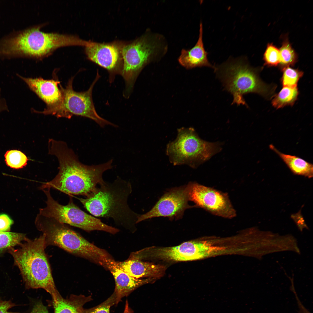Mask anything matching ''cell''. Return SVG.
Listing matches in <instances>:
<instances>
[{
  "label": "cell",
  "instance_id": "1",
  "mask_svg": "<svg viewBox=\"0 0 313 313\" xmlns=\"http://www.w3.org/2000/svg\"><path fill=\"white\" fill-rule=\"evenodd\" d=\"M48 153L55 156L59 163V172L51 181L43 183L41 190L52 188L70 195L88 196L104 181L103 174L112 169V160L96 165L81 163L64 142L49 139Z\"/></svg>",
  "mask_w": 313,
  "mask_h": 313
},
{
  "label": "cell",
  "instance_id": "2",
  "mask_svg": "<svg viewBox=\"0 0 313 313\" xmlns=\"http://www.w3.org/2000/svg\"><path fill=\"white\" fill-rule=\"evenodd\" d=\"M46 24L33 26L0 39V57L40 59L59 47L83 46L85 40L76 35L41 31V28Z\"/></svg>",
  "mask_w": 313,
  "mask_h": 313
},
{
  "label": "cell",
  "instance_id": "3",
  "mask_svg": "<svg viewBox=\"0 0 313 313\" xmlns=\"http://www.w3.org/2000/svg\"><path fill=\"white\" fill-rule=\"evenodd\" d=\"M99 185L86 198H78L84 207L94 216L110 218L118 225L132 229L139 214L128 203L132 192L131 183L118 178L112 182L104 181Z\"/></svg>",
  "mask_w": 313,
  "mask_h": 313
},
{
  "label": "cell",
  "instance_id": "4",
  "mask_svg": "<svg viewBox=\"0 0 313 313\" xmlns=\"http://www.w3.org/2000/svg\"><path fill=\"white\" fill-rule=\"evenodd\" d=\"M20 247L9 248L14 264L19 269L27 289L41 288L51 296L53 301L61 295L56 287L45 250L47 246L43 234L33 240L28 238Z\"/></svg>",
  "mask_w": 313,
  "mask_h": 313
},
{
  "label": "cell",
  "instance_id": "5",
  "mask_svg": "<svg viewBox=\"0 0 313 313\" xmlns=\"http://www.w3.org/2000/svg\"><path fill=\"white\" fill-rule=\"evenodd\" d=\"M35 224L38 230L45 235L47 247L58 246L74 255L103 267L112 258L106 251L90 242L65 224L54 218L39 213Z\"/></svg>",
  "mask_w": 313,
  "mask_h": 313
},
{
  "label": "cell",
  "instance_id": "6",
  "mask_svg": "<svg viewBox=\"0 0 313 313\" xmlns=\"http://www.w3.org/2000/svg\"><path fill=\"white\" fill-rule=\"evenodd\" d=\"M245 60L241 58L229 60L214 70L225 89L233 95L232 104L247 106L244 95L255 93L269 98L273 95L276 87L263 82L256 70Z\"/></svg>",
  "mask_w": 313,
  "mask_h": 313
},
{
  "label": "cell",
  "instance_id": "7",
  "mask_svg": "<svg viewBox=\"0 0 313 313\" xmlns=\"http://www.w3.org/2000/svg\"><path fill=\"white\" fill-rule=\"evenodd\" d=\"M165 46L160 35L147 34L131 42H124L122 49L120 74L125 82L123 96H130L135 80L144 66L163 51Z\"/></svg>",
  "mask_w": 313,
  "mask_h": 313
},
{
  "label": "cell",
  "instance_id": "8",
  "mask_svg": "<svg viewBox=\"0 0 313 313\" xmlns=\"http://www.w3.org/2000/svg\"><path fill=\"white\" fill-rule=\"evenodd\" d=\"M220 144L204 141L192 128L178 130L176 139L167 145L166 153L174 165L186 164L195 168L220 151Z\"/></svg>",
  "mask_w": 313,
  "mask_h": 313
},
{
  "label": "cell",
  "instance_id": "9",
  "mask_svg": "<svg viewBox=\"0 0 313 313\" xmlns=\"http://www.w3.org/2000/svg\"><path fill=\"white\" fill-rule=\"evenodd\" d=\"M98 71L96 77L89 89L86 91L77 92L73 89L74 77L69 80L65 88L60 85L62 93L61 102L57 106L50 109H44L41 114L52 115L58 118H71L73 115L84 117L94 121L103 127L110 125H116L103 118L97 113L93 103L92 92L94 85L100 77Z\"/></svg>",
  "mask_w": 313,
  "mask_h": 313
},
{
  "label": "cell",
  "instance_id": "10",
  "mask_svg": "<svg viewBox=\"0 0 313 313\" xmlns=\"http://www.w3.org/2000/svg\"><path fill=\"white\" fill-rule=\"evenodd\" d=\"M42 190L47 197L46 205L44 208L39 209V214L54 218L61 222L78 228L87 232L96 230L114 234L119 231L118 229L103 223L99 219L81 210L74 203L72 197H70L67 205H62L52 198L50 193V188Z\"/></svg>",
  "mask_w": 313,
  "mask_h": 313
},
{
  "label": "cell",
  "instance_id": "11",
  "mask_svg": "<svg viewBox=\"0 0 313 313\" xmlns=\"http://www.w3.org/2000/svg\"><path fill=\"white\" fill-rule=\"evenodd\" d=\"M188 184L189 201L194 203V207L201 208L224 218L230 219L236 216V210L227 193L195 182Z\"/></svg>",
  "mask_w": 313,
  "mask_h": 313
},
{
  "label": "cell",
  "instance_id": "12",
  "mask_svg": "<svg viewBox=\"0 0 313 313\" xmlns=\"http://www.w3.org/2000/svg\"><path fill=\"white\" fill-rule=\"evenodd\" d=\"M189 190L188 183L170 190L161 197L150 210L144 214L139 215L137 223L158 217H167L172 220L181 219L186 209L194 207L188 203Z\"/></svg>",
  "mask_w": 313,
  "mask_h": 313
},
{
  "label": "cell",
  "instance_id": "13",
  "mask_svg": "<svg viewBox=\"0 0 313 313\" xmlns=\"http://www.w3.org/2000/svg\"><path fill=\"white\" fill-rule=\"evenodd\" d=\"M123 42L116 41L100 43L87 41L84 46L88 59L108 71L110 83L113 81L117 74L121 73Z\"/></svg>",
  "mask_w": 313,
  "mask_h": 313
},
{
  "label": "cell",
  "instance_id": "14",
  "mask_svg": "<svg viewBox=\"0 0 313 313\" xmlns=\"http://www.w3.org/2000/svg\"><path fill=\"white\" fill-rule=\"evenodd\" d=\"M221 247L207 241H192L174 247L154 248L152 257L169 261H185L200 259L219 253Z\"/></svg>",
  "mask_w": 313,
  "mask_h": 313
},
{
  "label": "cell",
  "instance_id": "15",
  "mask_svg": "<svg viewBox=\"0 0 313 313\" xmlns=\"http://www.w3.org/2000/svg\"><path fill=\"white\" fill-rule=\"evenodd\" d=\"M17 75L46 103V109L54 108L61 102L62 93L60 82L57 79H45L41 77L27 78Z\"/></svg>",
  "mask_w": 313,
  "mask_h": 313
},
{
  "label": "cell",
  "instance_id": "16",
  "mask_svg": "<svg viewBox=\"0 0 313 313\" xmlns=\"http://www.w3.org/2000/svg\"><path fill=\"white\" fill-rule=\"evenodd\" d=\"M105 268L110 270L114 279L115 287L113 293L116 296L117 304L123 298L128 296L137 288L149 281L130 276L118 267L114 259L107 264Z\"/></svg>",
  "mask_w": 313,
  "mask_h": 313
},
{
  "label": "cell",
  "instance_id": "17",
  "mask_svg": "<svg viewBox=\"0 0 313 313\" xmlns=\"http://www.w3.org/2000/svg\"><path fill=\"white\" fill-rule=\"evenodd\" d=\"M116 263L121 270L137 279L145 277H160L164 274L165 270V267L161 265L129 258L123 262L116 261Z\"/></svg>",
  "mask_w": 313,
  "mask_h": 313
},
{
  "label": "cell",
  "instance_id": "18",
  "mask_svg": "<svg viewBox=\"0 0 313 313\" xmlns=\"http://www.w3.org/2000/svg\"><path fill=\"white\" fill-rule=\"evenodd\" d=\"M203 36V24L201 22L199 38L195 45L189 50L183 49L179 58V63L185 68L190 69L206 66L215 69V67L208 59V53L204 48Z\"/></svg>",
  "mask_w": 313,
  "mask_h": 313
},
{
  "label": "cell",
  "instance_id": "19",
  "mask_svg": "<svg viewBox=\"0 0 313 313\" xmlns=\"http://www.w3.org/2000/svg\"><path fill=\"white\" fill-rule=\"evenodd\" d=\"M269 147L280 157L293 174L309 178L313 177L312 164L297 156L283 153L272 144Z\"/></svg>",
  "mask_w": 313,
  "mask_h": 313
},
{
  "label": "cell",
  "instance_id": "20",
  "mask_svg": "<svg viewBox=\"0 0 313 313\" xmlns=\"http://www.w3.org/2000/svg\"><path fill=\"white\" fill-rule=\"evenodd\" d=\"M92 300L90 295L72 294L67 299L60 296L53 302L54 313H83L84 305Z\"/></svg>",
  "mask_w": 313,
  "mask_h": 313
},
{
  "label": "cell",
  "instance_id": "21",
  "mask_svg": "<svg viewBox=\"0 0 313 313\" xmlns=\"http://www.w3.org/2000/svg\"><path fill=\"white\" fill-rule=\"evenodd\" d=\"M299 92L297 87L283 86L272 101L273 106L277 109L287 105H292L296 100Z\"/></svg>",
  "mask_w": 313,
  "mask_h": 313
},
{
  "label": "cell",
  "instance_id": "22",
  "mask_svg": "<svg viewBox=\"0 0 313 313\" xmlns=\"http://www.w3.org/2000/svg\"><path fill=\"white\" fill-rule=\"evenodd\" d=\"M28 238L23 234L0 231V255L10 248L19 245Z\"/></svg>",
  "mask_w": 313,
  "mask_h": 313
},
{
  "label": "cell",
  "instance_id": "23",
  "mask_svg": "<svg viewBox=\"0 0 313 313\" xmlns=\"http://www.w3.org/2000/svg\"><path fill=\"white\" fill-rule=\"evenodd\" d=\"M279 50L280 66L283 68L293 65L297 62V56L290 43L287 37H285Z\"/></svg>",
  "mask_w": 313,
  "mask_h": 313
},
{
  "label": "cell",
  "instance_id": "24",
  "mask_svg": "<svg viewBox=\"0 0 313 313\" xmlns=\"http://www.w3.org/2000/svg\"><path fill=\"white\" fill-rule=\"evenodd\" d=\"M4 157L7 165L16 169L25 167L28 160V157L23 153L17 150L7 151L4 155Z\"/></svg>",
  "mask_w": 313,
  "mask_h": 313
},
{
  "label": "cell",
  "instance_id": "25",
  "mask_svg": "<svg viewBox=\"0 0 313 313\" xmlns=\"http://www.w3.org/2000/svg\"><path fill=\"white\" fill-rule=\"evenodd\" d=\"M283 76L281 81L283 86L290 87H297L298 82L303 76V72L289 66L282 68Z\"/></svg>",
  "mask_w": 313,
  "mask_h": 313
},
{
  "label": "cell",
  "instance_id": "26",
  "mask_svg": "<svg viewBox=\"0 0 313 313\" xmlns=\"http://www.w3.org/2000/svg\"><path fill=\"white\" fill-rule=\"evenodd\" d=\"M265 64L268 66H276L280 63L279 49L272 43L268 44L263 54Z\"/></svg>",
  "mask_w": 313,
  "mask_h": 313
},
{
  "label": "cell",
  "instance_id": "27",
  "mask_svg": "<svg viewBox=\"0 0 313 313\" xmlns=\"http://www.w3.org/2000/svg\"><path fill=\"white\" fill-rule=\"evenodd\" d=\"M117 305L116 297L113 293L105 301L99 305L91 308L84 309L83 313H110L112 306Z\"/></svg>",
  "mask_w": 313,
  "mask_h": 313
},
{
  "label": "cell",
  "instance_id": "28",
  "mask_svg": "<svg viewBox=\"0 0 313 313\" xmlns=\"http://www.w3.org/2000/svg\"><path fill=\"white\" fill-rule=\"evenodd\" d=\"M13 221L7 214H0V231L9 232Z\"/></svg>",
  "mask_w": 313,
  "mask_h": 313
},
{
  "label": "cell",
  "instance_id": "29",
  "mask_svg": "<svg viewBox=\"0 0 313 313\" xmlns=\"http://www.w3.org/2000/svg\"><path fill=\"white\" fill-rule=\"evenodd\" d=\"M292 285L290 288V290L294 294L297 301L299 308V310L297 312L298 313H311L303 305L299 299L295 289L293 281L291 280Z\"/></svg>",
  "mask_w": 313,
  "mask_h": 313
},
{
  "label": "cell",
  "instance_id": "30",
  "mask_svg": "<svg viewBox=\"0 0 313 313\" xmlns=\"http://www.w3.org/2000/svg\"><path fill=\"white\" fill-rule=\"evenodd\" d=\"M16 305L11 301H0V313H18L8 311L11 308Z\"/></svg>",
  "mask_w": 313,
  "mask_h": 313
},
{
  "label": "cell",
  "instance_id": "31",
  "mask_svg": "<svg viewBox=\"0 0 313 313\" xmlns=\"http://www.w3.org/2000/svg\"><path fill=\"white\" fill-rule=\"evenodd\" d=\"M30 313H49L46 306L41 301L37 302Z\"/></svg>",
  "mask_w": 313,
  "mask_h": 313
},
{
  "label": "cell",
  "instance_id": "32",
  "mask_svg": "<svg viewBox=\"0 0 313 313\" xmlns=\"http://www.w3.org/2000/svg\"><path fill=\"white\" fill-rule=\"evenodd\" d=\"M123 313H134L133 311L129 306L128 300L125 302V309Z\"/></svg>",
  "mask_w": 313,
  "mask_h": 313
}]
</instances>
